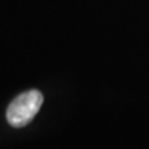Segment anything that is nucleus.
<instances>
[{"mask_svg": "<svg viewBox=\"0 0 149 149\" xmlns=\"http://www.w3.org/2000/svg\"><path fill=\"white\" fill-rule=\"evenodd\" d=\"M43 104V94L37 90L25 91L15 97L11 102L7 112L6 117L7 122L10 123L13 127H24L33 120V117L37 115V112L40 111Z\"/></svg>", "mask_w": 149, "mask_h": 149, "instance_id": "f257e3e1", "label": "nucleus"}]
</instances>
